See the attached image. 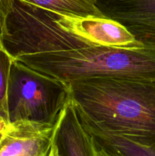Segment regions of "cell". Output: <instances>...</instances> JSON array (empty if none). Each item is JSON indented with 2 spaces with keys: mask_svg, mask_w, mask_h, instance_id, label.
Instances as JSON below:
<instances>
[{
  "mask_svg": "<svg viewBox=\"0 0 155 156\" xmlns=\"http://www.w3.org/2000/svg\"><path fill=\"white\" fill-rule=\"evenodd\" d=\"M52 147L56 156H96L92 137L81 123L70 98L54 126Z\"/></svg>",
  "mask_w": 155,
  "mask_h": 156,
  "instance_id": "8992f818",
  "label": "cell"
},
{
  "mask_svg": "<svg viewBox=\"0 0 155 156\" xmlns=\"http://www.w3.org/2000/svg\"><path fill=\"white\" fill-rule=\"evenodd\" d=\"M94 149H95V148H94ZM96 152V151H95ZM96 156H101V155H98V154L97 153V152H96Z\"/></svg>",
  "mask_w": 155,
  "mask_h": 156,
  "instance_id": "5bb4252c",
  "label": "cell"
},
{
  "mask_svg": "<svg viewBox=\"0 0 155 156\" xmlns=\"http://www.w3.org/2000/svg\"><path fill=\"white\" fill-rule=\"evenodd\" d=\"M50 156H56L54 152H53V147H52V152H51V154H50Z\"/></svg>",
  "mask_w": 155,
  "mask_h": 156,
  "instance_id": "7c38bea8",
  "label": "cell"
},
{
  "mask_svg": "<svg viewBox=\"0 0 155 156\" xmlns=\"http://www.w3.org/2000/svg\"><path fill=\"white\" fill-rule=\"evenodd\" d=\"M103 17L122 25L145 48L155 52V0H94Z\"/></svg>",
  "mask_w": 155,
  "mask_h": 156,
  "instance_id": "277c9868",
  "label": "cell"
},
{
  "mask_svg": "<svg viewBox=\"0 0 155 156\" xmlns=\"http://www.w3.org/2000/svg\"><path fill=\"white\" fill-rule=\"evenodd\" d=\"M27 3L57 12L78 17L104 18L94 0H22Z\"/></svg>",
  "mask_w": 155,
  "mask_h": 156,
  "instance_id": "ba28073f",
  "label": "cell"
},
{
  "mask_svg": "<svg viewBox=\"0 0 155 156\" xmlns=\"http://www.w3.org/2000/svg\"><path fill=\"white\" fill-rule=\"evenodd\" d=\"M68 85L85 129L155 146V80L99 78Z\"/></svg>",
  "mask_w": 155,
  "mask_h": 156,
  "instance_id": "7a4b0ae2",
  "label": "cell"
},
{
  "mask_svg": "<svg viewBox=\"0 0 155 156\" xmlns=\"http://www.w3.org/2000/svg\"><path fill=\"white\" fill-rule=\"evenodd\" d=\"M54 126L12 123L0 142V156H50Z\"/></svg>",
  "mask_w": 155,
  "mask_h": 156,
  "instance_id": "5b68a950",
  "label": "cell"
},
{
  "mask_svg": "<svg viewBox=\"0 0 155 156\" xmlns=\"http://www.w3.org/2000/svg\"><path fill=\"white\" fill-rule=\"evenodd\" d=\"M2 47L15 62L68 85L99 78L155 80V52L106 18L62 15L2 0Z\"/></svg>",
  "mask_w": 155,
  "mask_h": 156,
  "instance_id": "6da1fadb",
  "label": "cell"
},
{
  "mask_svg": "<svg viewBox=\"0 0 155 156\" xmlns=\"http://www.w3.org/2000/svg\"><path fill=\"white\" fill-rule=\"evenodd\" d=\"M69 98L68 85L12 61L7 95L10 124L55 126Z\"/></svg>",
  "mask_w": 155,
  "mask_h": 156,
  "instance_id": "3957f363",
  "label": "cell"
},
{
  "mask_svg": "<svg viewBox=\"0 0 155 156\" xmlns=\"http://www.w3.org/2000/svg\"><path fill=\"white\" fill-rule=\"evenodd\" d=\"M2 27H3V14L2 10L1 0H0V48L2 47Z\"/></svg>",
  "mask_w": 155,
  "mask_h": 156,
  "instance_id": "8fae6325",
  "label": "cell"
},
{
  "mask_svg": "<svg viewBox=\"0 0 155 156\" xmlns=\"http://www.w3.org/2000/svg\"><path fill=\"white\" fill-rule=\"evenodd\" d=\"M13 59L0 48V117L9 123L8 114V87L10 77L11 66Z\"/></svg>",
  "mask_w": 155,
  "mask_h": 156,
  "instance_id": "9c48e42d",
  "label": "cell"
},
{
  "mask_svg": "<svg viewBox=\"0 0 155 156\" xmlns=\"http://www.w3.org/2000/svg\"><path fill=\"white\" fill-rule=\"evenodd\" d=\"M3 136H4V134H2V133H0V142H1L2 139V137H3Z\"/></svg>",
  "mask_w": 155,
  "mask_h": 156,
  "instance_id": "4fadbf2b",
  "label": "cell"
},
{
  "mask_svg": "<svg viewBox=\"0 0 155 156\" xmlns=\"http://www.w3.org/2000/svg\"><path fill=\"white\" fill-rule=\"evenodd\" d=\"M87 131L96 152L101 156H155V146H142L122 136Z\"/></svg>",
  "mask_w": 155,
  "mask_h": 156,
  "instance_id": "52a82bcc",
  "label": "cell"
},
{
  "mask_svg": "<svg viewBox=\"0 0 155 156\" xmlns=\"http://www.w3.org/2000/svg\"><path fill=\"white\" fill-rule=\"evenodd\" d=\"M12 128V124L8 123L6 120L0 117V133L5 134L9 132Z\"/></svg>",
  "mask_w": 155,
  "mask_h": 156,
  "instance_id": "30bf717a",
  "label": "cell"
}]
</instances>
